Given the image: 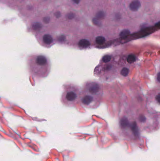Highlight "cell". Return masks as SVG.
<instances>
[{
	"instance_id": "obj_1",
	"label": "cell",
	"mask_w": 160,
	"mask_h": 161,
	"mask_svg": "<svg viewBox=\"0 0 160 161\" xmlns=\"http://www.w3.org/2000/svg\"><path fill=\"white\" fill-rule=\"evenodd\" d=\"M27 65L29 73L36 80L47 77L50 72L49 58L41 54H33L28 56Z\"/></svg>"
},
{
	"instance_id": "obj_2",
	"label": "cell",
	"mask_w": 160,
	"mask_h": 161,
	"mask_svg": "<svg viewBox=\"0 0 160 161\" xmlns=\"http://www.w3.org/2000/svg\"><path fill=\"white\" fill-rule=\"evenodd\" d=\"M61 102L68 107L75 106L81 99V91L79 86L70 83L63 84Z\"/></svg>"
},
{
	"instance_id": "obj_3",
	"label": "cell",
	"mask_w": 160,
	"mask_h": 161,
	"mask_svg": "<svg viewBox=\"0 0 160 161\" xmlns=\"http://www.w3.org/2000/svg\"><path fill=\"white\" fill-rule=\"evenodd\" d=\"M100 84L95 82L87 81L83 85L81 91L80 101L84 107L92 108L95 100V97L100 92Z\"/></svg>"
},
{
	"instance_id": "obj_4",
	"label": "cell",
	"mask_w": 160,
	"mask_h": 161,
	"mask_svg": "<svg viewBox=\"0 0 160 161\" xmlns=\"http://www.w3.org/2000/svg\"><path fill=\"white\" fill-rule=\"evenodd\" d=\"M141 7V3L139 0H133L130 4L129 7L133 11H137Z\"/></svg>"
},
{
	"instance_id": "obj_5",
	"label": "cell",
	"mask_w": 160,
	"mask_h": 161,
	"mask_svg": "<svg viewBox=\"0 0 160 161\" xmlns=\"http://www.w3.org/2000/svg\"><path fill=\"white\" fill-rule=\"evenodd\" d=\"M53 42V39L51 35L46 34L43 36V42L47 45H51Z\"/></svg>"
},
{
	"instance_id": "obj_6",
	"label": "cell",
	"mask_w": 160,
	"mask_h": 161,
	"mask_svg": "<svg viewBox=\"0 0 160 161\" xmlns=\"http://www.w3.org/2000/svg\"><path fill=\"white\" fill-rule=\"evenodd\" d=\"M78 44L79 47L84 49L88 47L90 45V43L86 39H82L79 41Z\"/></svg>"
},
{
	"instance_id": "obj_7",
	"label": "cell",
	"mask_w": 160,
	"mask_h": 161,
	"mask_svg": "<svg viewBox=\"0 0 160 161\" xmlns=\"http://www.w3.org/2000/svg\"><path fill=\"white\" fill-rule=\"evenodd\" d=\"M131 129L135 137H138L139 135V131L137 124L135 122L132 123L131 125Z\"/></svg>"
},
{
	"instance_id": "obj_8",
	"label": "cell",
	"mask_w": 160,
	"mask_h": 161,
	"mask_svg": "<svg viewBox=\"0 0 160 161\" xmlns=\"http://www.w3.org/2000/svg\"><path fill=\"white\" fill-rule=\"evenodd\" d=\"M120 126L122 128H126L129 126V123L128 119L126 117H123L120 122Z\"/></svg>"
},
{
	"instance_id": "obj_9",
	"label": "cell",
	"mask_w": 160,
	"mask_h": 161,
	"mask_svg": "<svg viewBox=\"0 0 160 161\" xmlns=\"http://www.w3.org/2000/svg\"><path fill=\"white\" fill-rule=\"evenodd\" d=\"M105 17V13L103 11H99L96 13L95 15L96 19H97L98 20H101L104 19Z\"/></svg>"
},
{
	"instance_id": "obj_10",
	"label": "cell",
	"mask_w": 160,
	"mask_h": 161,
	"mask_svg": "<svg viewBox=\"0 0 160 161\" xmlns=\"http://www.w3.org/2000/svg\"><path fill=\"white\" fill-rule=\"evenodd\" d=\"M105 41H106L105 38L104 37L101 36H98V37H97L96 38V39H95L96 43L97 44H99V45H102V44H103V43H104V42H105Z\"/></svg>"
},
{
	"instance_id": "obj_11",
	"label": "cell",
	"mask_w": 160,
	"mask_h": 161,
	"mask_svg": "<svg viewBox=\"0 0 160 161\" xmlns=\"http://www.w3.org/2000/svg\"><path fill=\"white\" fill-rule=\"evenodd\" d=\"M130 34V32L128 29H125L121 31L120 34V36L121 38H125L126 37L128 36Z\"/></svg>"
},
{
	"instance_id": "obj_12",
	"label": "cell",
	"mask_w": 160,
	"mask_h": 161,
	"mask_svg": "<svg viewBox=\"0 0 160 161\" xmlns=\"http://www.w3.org/2000/svg\"><path fill=\"white\" fill-rule=\"evenodd\" d=\"M136 60V57L133 54H130L127 57V61L130 64H132Z\"/></svg>"
},
{
	"instance_id": "obj_13",
	"label": "cell",
	"mask_w": 160,
	"mask_h": 161,
	"mask_svg": "<svg viewBox=\"0 0 160 161\" xmlns=\"http://www.w3.org/2000/svg\"><path fill=\"white\" fill-rule=\"evenodd\" d=\"M32 28L34 30H39L42 28V24L39 22H35L33 24Z\"/></svg>"
},
{
	"instance_id": "obj_14",
	"label": "cell",
	"mask_w": 160,
	"mask_h": 161,
	"mask_svg": "<svg viewBox=\"0 0 160 161\" xmlns=\"http://www.w3.org/2000/svg\"><path fill=\"white\" fill-rule=\"evenodd\" d=\"M111 56L109 55H106L102 58V61L103 63H108L111 60Z\"/></svg>"
},
{
	"instance_id": "obj_15",
	"label": "cell",
	"mask_w": 160,
	"mask_h": 161,
	"mask_svg": "<svg viewBox=\"0 0 160 161\" xmlns=\"http://www.w3.org/2000/svg\"><path fill=\"white\" fill-rule=\"evenodd\" d=\"M129 73V70L128 68L124 67L121 71V75L124 76H127Z\"/></svg>"
},
{
	"instance_id": "obj_16",
	"label": "cell",
	"mask_w": 160,
	"mask_h": 161,
	"mask_svg": "<svg viewBox=\"0 0 160 161\" xmlns=\"http://www.w3.org/2000/svg\"><path fill=\"white\" fill-rule=\"evenodd\" d=\"M75 17V14L72 12H70L67 15L66 17L68 19H72Z\"/></svg>"
},
{
	"instance_id": "obj_17",
	"label": "cell",
	"mask_w": 160,
	"mask_h": 161,
	"mask_svg": "<svg viewBox=\"0 0 160 161\" xmlns=\"http://www.w3.org/2000/svg\"><path fill=\"white\" fill-rule=\"evenodd\" d=\"M93 24H94L95 25H97L98 26H100L101 25V23L100 22V20L96 18H94L93 19Z\"/></svg>"
},
{
	"instance_id": "obj_18",
	"label": "cell",
	"mask_w": 160,
	"mask_h": 161,
	"mask_svg": "<svg viewBox=\"0 0 160 161\" xmlns=\"http://www.w3.org/2000/svg\"><path fill=\"white\" fill-rule=\"evenodd\" d=\"M139 120L140 122L144 123L146 121V117L144 115L142 114H140L139 116Z\"/></svg>"
},
{
	"instance_id": "obj_19",
	"label": "cell",
	"mask_w": 160,
	"mask_h": 161,
	"mask_svg": "<svg viewBox=\"0 0 160 161\" xmlns=\"http://www.w3.org/2000/svg\"><path fill=\"white\" fill-rule=\"evenodd\" d=\"M50 19L49 17H44V19H43V22L46 24L49 23V22H50Z\"/></svg>"
},
{
	"instance_id": "obj_20",
	"label": "cell",
	"mask_w": 160,
	"mask_h": 161,
	"mask_svg": "<svg viewBox=\"0 0 160 161\" xmlns=\"http://www.w3.org/2000/svg\"><path fill=\"white\" fill-rule=\"evenodd\" d=\"M54 15L56 18H59L61 16V12L60 11H56Z\"/></svg>"
},
{
	"instance_id": "obj_21",
	"label": "cell",
	"mask_w": 160,
	"mask_h": 161,
	"mask_svg": "<svg viewBox=\"0 0 160 161\" xmlns=\"http://www.w3.org/2000/svg\"><path fill=\"white\" fill-rule=\"evenodd\" d=\"M156 99L158 101V102L160 104V94H158L156 97Z\"/></svg>"
},
{
	"instance_id": "obj_22",
	"label": "cell",
	"mask_w": 160,
	"mask_h": 161,
	"mask_svg": "<svg viewBox=\"0 0 160 161\" xmlns=\"http://www.w3.org/2000/svg\"><path fill=\"white\" fill-rule=\"evenodd\" d=\"M157 80L158 81V82L160 83V72H159V73L158 74V75H157Z\"/></svg>"
},
{
	"instance_id": "obj_23",
	"label": "cell",
	"mask_w": 160,
	"mask_h": 161,
	"mask_svg": "<svg viewBox=\"0 0 160 161\" xmlns=\"http://www.w3.org/2000/svg\"><path fill=\"white\" fill-rule=\"evenodd\" d=\"M74 2H75L76 4H78L80 2V0H72Z\"/></svg>"
}]
</instances>
